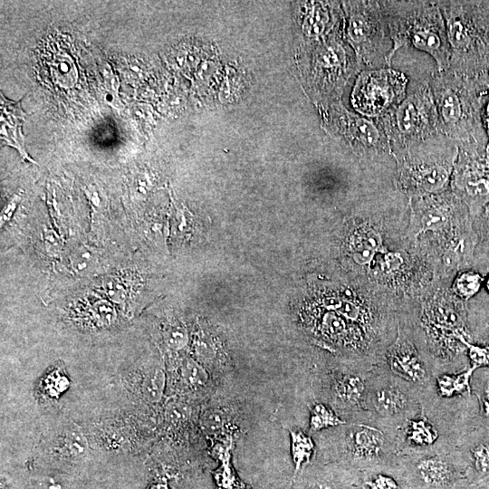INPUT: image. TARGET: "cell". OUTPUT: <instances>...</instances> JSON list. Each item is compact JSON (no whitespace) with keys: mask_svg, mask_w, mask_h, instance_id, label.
I'll return each instance as SVG.
<instances>
[{"mask_svg":"<svg viewBox=\"0 0 489 489\" xmlns=\"http://www.w3.org/2000/svg\"><path fill=\"white\" fill-rule=\"evenodd\" d=\"M324 434L321 449L352 471L361 475L388 473L396 464L398 431L371 422L354 421L326 429Z\"/></svg>","mask_w":489,"mask_h":489,"instance_id":"cell-6","label":"cell"},{"mask_svg":"<svg viewBox=\"0 0 489 489\" xmlns=\"http://www.w3.org/2000/svg\"><path fill=\"white\" fill-rule=\"evenodd\" d=\"M392 41L387 60L391 68L395 53L403 46H412L431 55L437 71H446L450 61L445 19L437 1H379Z\"/></svg>","mask_w":489,"mask_h":489,"instance_id":"cell-4","label":"cell"},{"mask_svg":"<svg viewBox=\"0 0 489 489\" xmlns=\"http://www.w3.org/2000/svg\"><path fill=\"white\" fill-rule=\"evenodd\" d=\"M458 145L438 133L395 158L393 183L408 199L445 192L450 188Z\"/></svg>","mask_w":489,"mask_h":489,"instance_id":"cell-7","label":"cell"},{"mask_svg":"<svg viewBox=\"0 0 489 489\" xmlns=\"http://www.w3.org/2000/svg\"><path fill=\"white\" fill-rule=\"evenodd\" d=\"M167 343L173 349H181L187 342L185 330L178 325H170L165 331Z\"/></svg>","mask_w":489,"mask_h":489,"instance_id":"cell-32","label":"cell"},{"mask_svg":"<svg viewBox=\"0 0 489 489\" xmlns=\"http://www.w3.org/2000/svg\"><path fill=\"white\" fill-rule=\"evenodd\" d=\"M376 364L330 361L317 378L320 400L331 407L347 422L373 423L368 401L371 376Z\"/></svg>","mask_w":489,"mask_h":489,"instance_id":"cell-10","label":"cell"},{"mask_svg":"<svg viewBox=\"0 0 489 489\" xmlns=\"http://www.w3.org/2000/svg\"><path fill=\"white\" fill-rule=\"evenodd\" d=\"M63 454L71 457L82 456L88 450L85 436L78 430H70L65 433L61 446Z\"/></svg>","mask_w":489,"mask_h":489,"instance_id":"cell-27","label":"cell"},{"mask_svg":"<svg viewBox=\"0 0 489 489\" xmlns=\"http://www.w3.org/2000/svg\"><path fill=\"white\" fill-rule=\"evenodd\" d=\"M482 120L488 138L489 144V92L485 95L482 109Z\"/></svg>","mask_w":489,"mask_h":489,"instance_id":"cell-37","label":"cell"},{"mask_svg":"<svg viewBox=\"0 0 489 489\" xmlns=\"http://www.w3.org/2000/svg\"><path fill=\"white\" fill-rule=\"evenodd\" d=\"M477 369L470 366L456 373H442L435 377V389L443 398H452L456 396H471V379Z\"/></svg>","mask_w":489,"mask_h":489,"instance_id":"cell-18","label":"cell"},{"mask_svg":"<svg viewBox=\"0 0 489 489\" xmlns=\"http://www.w3.org/2000/svg\"><path fill=\"white\" fill-rule=\"evenodd\" d=\"M150 489H168V487L167 484L157 483L154 485H152Z\"/></svg>","mask_w":489,"mask_h":489,"instance_id":"cell-38","label":"cell"},{"mask_svg":"<svg viewBox=\"0 0 489 489\" xmlns=\"http://www.w3.org/2000/svg\"><path fill=\"white\" fill-rule=\"evenodd\" d=\"M362 484L366 489H402L394 476L384 472L362 475Z\"/></svg>","mask_w":489,"mask_h":489,"instance_id":"cell-28","label":"cell"},{"mask_svg":"<svg viewBox=\"0 0 489 489\" xmlns=\"http://www.w3.org/2000/svg\"><path fill=\"white\" fill-rule=\"evenodd\" d=\"M466 348L470 366L476 369L489 367V345L467 342Z\"/></svg>","mask_w":489,"mask_h":489,"instance_id":"cell-29","label":"cell"},{"mask_svg":"<svg viewBox=\"0 0 489 489\" xmlns=\"http://www.w3.org/2000/svg\"><path fill=\"white\" fill-rule=\"evenodd\" d=\"M484 276L475 269H466L456 273L451 283V291L467 302L475 298L484 287Z\"/></svg>","mask_w":489,"mask_h":489,"instance_id":"cell-20","label":"cell"},{"mask_svg":"<svg viewBox=\"0 0 489 489\" xmlns=\"http://www.w3.org/2000/svg\"><path fill=\"white\" fill-rule=\"evenodd\" d=\"M304 489H335L334 484L325 477L312 478Z\"/></svg>","mask_w":489,"mask_h":489,"instance_id":"cell-35","label":"cell"},{"mask_svg":"<svg viewBox=\"0 0 489 489\" xmlns=\"http://www.w3.org/2000/svg\"><path fill=\"white\" fill-rule=\"evenodd\" d=\"M438 113L439 131L458 146L486 149L488 138L482 120L489 80L469 78L449 70L428 78Z\"/></svg>","mask_w":489,"mask_h":489,"instance_id":"cell-3","label":"cell"},{"mask_svg":"<svg viewBox=\"0 0 489 489\" xmlns=\"http://www.w3.org/2000/svg\"><path fill=\"white\" fill-rule=\"evenodd\" d=\"M450 189L466 206L475 222L489 202V163L486 149L458 146Z\"/></svg>","mask_w":489,"mask_h":489,"instance_id":"cell-16","label":"cell"},{"mask_svg":"<svg viewBox=\"0 0 489 489\" xmlns=\"http://www.w3.org/2000/svg\"><path fill=\"white\" fill-rule=\"evenodd\" d=\"M486 155H487V159H488V163H489V144H487V146H486Z\"/></svg>","mask_w":489,"mask_h":489,"instance_id":"cell-40","label":"cell"},{"mask_svg":"<svg viewBox=\"0 0 489 489\" xmlns=\"http://www.w3.org/2000/svg\"><path fill=\"white\" fill-rule=\"evenodd\" d=\"M360 64L350 49L332 34L315 43L310 58L309 82L314 94L323 100L339 97Z\"/></svg>","mask_w":489,"mask_h":489,"instance_id":"cell-14","label":"cell"},{"mask_svg":"<svg viewBox=\"0 0 489 489\" xmlns=\"http://www.w3.org/2000/svg\"><path fill=\"white\" fill-rule=\"evenodd\" d=\"M434 283L398 312V324L410 335L433 376L468 367L466 343H474L467 302L450 288Z\"/></svg>","mask_w":489,"mask_h":489,"instance_id":"cell-1","label":"cell"},{"mask_svg":"<svg viewBox=\"0 0 489 489\" xmlns=\"http://www.w3.org/2000/svg\"><path fill=\"white\" fill-rule=\"evenodd\" d=\"M426 389L395 376L381 362L376 364L368 401L373 423L398 431L406 420L421 410V398Z\"/></svg>","mask_w":489,"mask_h":489,"instance_id":"cell-13","label":"cell"},{"mask_svg":"<svg viewBox=\"0 0 489 489\" xmlns=\"http://www.w3.org/2000/svg\"><path fill=\"white\" fill-rule=\"evenodd\" d=\"M346 423L347 421L342 419L331 407L324 402L317 400L310 407L309 427L313 433L333 428Z\"/></svg>","mask_w":489,"mask_h":489,"instance_id":"cell-21","label":"cell"},{"mask_svg":"<svg viewBox=\"0 0 489 489\" xmlns=\"http://www.w3.org/2000/svg\"><path fill=\"white\" fill-rule=\"evenodd\" d=\"M166 386V374L162 369H154L148 372L141 383L144 398L149 403H158L163 397Z\"/></svg>","mask_w":489,"mask_h":489,"instance_id":"cell-26","label":"cell"},{"mask_svg":"<svg viewBox=\"0 0 489 489\" xmlns=\"http://www.w3.org/2000/svg\"><path fill=\"white\" fill-rule=\"evenodd\" d=\"M324 112L327 129L347 144L372 180L380 187H393L396 160L379 121L352 113L340 104Z\"/></svg>","mask_w":489,"mask_h":489,"instance_id":"cell-8","label":"cell"},{"mask_svg":"<svg viewBox=\"0 0 489 489\" xmlns=\"http://www.w3.org/2000/svg\"><path fill=\"white\" fill-rule=\"evenodd\" d=\"M68 386L67 379L60 375L58 372H53L49 378L45 379V389L51 396H57Z\"/></svg>","mask_w":489,"mask_h":489,"instance_id":"cell-33","label":"cell"},{"mask_svg":"<svg viewBox=\"0 0 489 489\" xmlns=\"http://www.w3.org/2000/svg\"><path fill=\"white\" fill-rule=\"evenodd\" d=\"M346 14V37L360 64L369 70L387 66L392 41L379 1L342 2Z\"/></svg>","mask_w":489,"mask_h":489,"instance_id":"cell-12","label":"cell"},{"mask_svg":"<svg viewBox=\"0 0 489 489\" xmlns=\"http://www.w3.org/2000/svg\"><path fill=\"white\" fill-rule=\"evenodd\" d=\"M213 454L220 461V466L214 473L216 489H247L231 464L230 444L216 443L213 446Z\"/></svg>","mask_w":489,"mask_h":489,"instance_id":"cell-19","label":"cell"},{"mask_svg":"<svg viewBox=\"0 0 489 489\" xmlns=\"http://www.w3.org/2000/svg\"><path fill=\"white\" fill-rule=\"evenodd\" d=\"M83 315L98 327L112 325L117 319L114 307L105 300L91 301L84 307Z\"/></svg>","mask_w":489,"mask_h":489,"instance_id":"cell-24","label":"cell"},{"mask_svg":"<svg viewBox=\"0 0 489 489\" xmlns=\"http://www.w3.org/2000/svg\"><path fill=\"white\" fill-rule=\"evenodd\" d=\"M179 375L183 383L190 388L199 389L206 388L210 382L206 369L191 358L183 360Z\"/></svg>","mask_w":489,"mask_h":489,"instance_id":"cell-25","label":"cell"},{"mask_svg":"<svg viewBox=\"0 0 489 489\" xmlns=\"http://www.w3.org/2000/svg\"><path fill=\"white\" fill-rule=\"evenodd\" d=\"M484 287L489 295V273L486 275V278H484Z\"/></svg>","mask_w":489,"mask_h":489,"instance_id":"cell-39","label":"cell"},{"mask_svg":"<svg viewBox=\"0 0 489 489\" xmlns=\"http://www.w3.org/2000/svg\"><path fill=\"white\" fill-rule=\"evenodd\" d=\"M407 239L434 274L453 278L475 264L478 235L466 206L448 190L409 199Z\"/></svg>","mask_w":489,"mask_h":489,"instance_id":"cell-2","label":"cell"},{"mask_svg":"<svg viewBox=\"0 0 489 489\" xmlns=\"http://www.w3.org/2000/svg\"><path fill=\"white\" fill-rule=\"evenodd\" d=\"M474 226L478 235L477 248L479 246L484 249L489 248V202L479 217L474 222Z\"/></svg>","mask_w":489,"mask_h":489,"instance_id":"cell-31","label":"cell"},{"mask_svg":"<svg viewBox=\"0 0 489 489\" xmlns=\"http://www.w3.org/2000/svg\"><path fill=\"white\" fill-rule=\"evenodd\" d=\"M479 387L472 388L478 400V411L484 419L489 422V373H485L484 377L480 379Z\"/></svg>","mask_w":489,"mask_h":489,"instance_id":"cell-30","label":"cell"},{"mask_svg":"<svg viewBox=\"0 0 489 489\" xmlns=\"http://www.w3.org/2000/svg\"><path fill=\"white\" fill-rule=\"evenodd\" d=\"M486 327L489 330V321L487 322Z\"/></svg>","mask_w":489,"mask_h":489,"instance_id":"cell-41","label":"cell"},{"mask_svg":"<svg viewBox=\"0 0 489 489\" xmlns=\"http://www.w3.org/2000/svg\"><path fill=\"white\" fill-rule=\"evenodd\" d=\"M408 84L404 73L389 67L363 71L356 81L351 103L364 117L379 120L404 100Z\"/></svg>","mask_w":489,"mask_h":489,"instance_id":"cell-15","label":"cell"},{"mask_svg":"<svg viewBox=\"0 0 489 489\" xmlns=\"http://www.w3.org/2000/svg\"><path fill=\"white\" fill-rule=\"evenodd\" d=\"M408 91L398 106L377 120L394 158L440 133L438 113L428 80L420 81Z\"/></svg>","mask_w":489,"mask_h":489,"instance_id":"cell-9","label":"cell"},{"mask_svg":"<svg viewBox=\"0 0 489 489\" xmlns=\"http://www.w3.org/2000/svg\"><path fill=\"white\" fill-rule=\"evenodd\" d=\"M437 2L450 45L448 70L489 80V1Z\"/></svg>","mask_w":489,"mask_h":489,"instance_id":"cell-5","label":"cell"},{"mask_svg":"<svg viewBox=\"0 0 489 489\" xmlns=\"http://www.w3.org/2000/svg\"><path fill=\"white\" fill-rule=\"evenodd\" d=\"M467 462L459 447L448 452L398 454L388 473L402 489H456L469 484Z\"/></svg>","mask_w":489,"mask_h":489,"instance_id":"cell-11","label":"cell"},{"mask_svg":"<svg viewBox=\"0 0 489 489\" xmlns=\"http://www.w3.org/2000/svg\"><path fill=\"white\" fill-rule=\"evenodd\" d=\"M381 363L389 372L419 388L434 386L435 377L430 368L399 324L397 337L386 350Z\"/></svg>","mask_w":489,"mask_h":489,"instance_id":"cell-17","label":"cell"},{"mask_svg":"<svg viewBox=\"0 0 489 489\" xmlns=\"http://www.w3.org/2000/svg\"><path fill=\"white\" fill-rule=\"evenodd\" d=\"M290 436L292 457L297 473L310 461L315 444L310 436L301 430H290Z\"/></svg>","mask_w":489,"mask_h":489,"instance_id":"cell-22","label":"cell"},{"mask_svg":"<svg viewBox=\"0 0 489 489\" xmlns=\"http://www.w3.org/2000/svg\"><path fill=\"white\" fill-rule=\"evenodd\" d=\"M45 239V245L46 248L53 252V254H56L60 247L58 237L55 235V234L50 230H47L44 235Z\"/></svg>","mask_w":489,"mask_h":489,"instance_id":"cell-36","label":"cell"},{"mask_svg":"<svg viewBox=\"0 0 489 489\" xmlns=\"http://www.w3.org/2000/svg\"><path fill=\"white\" fill-rule=\"evenodd\" d=\"M20 199H21V194L20 193L14 194L12 197V198L8 201V203L5 206L0 216L1 227H3V225H5L11 219Z\"/></svg>","mask_w":489,"mask_h":489,"instance_id":"cell-34","label":"cell"},{"mask_svg":"<svg viewBox=\"0 0 489 489\" xmlns=\"http://www.w3.org/2000/svg\"><path fill=\"white\" fill-rule=\"evenodd\" d=\"M69 260L73 271L82 275L95 273L100 264L97 252L86 245L75 247L72 251Z\"/></svg>","mask_w":489,"mask_h":489,"instance_id":"cell-23","label":"cell"}]
</instances>
